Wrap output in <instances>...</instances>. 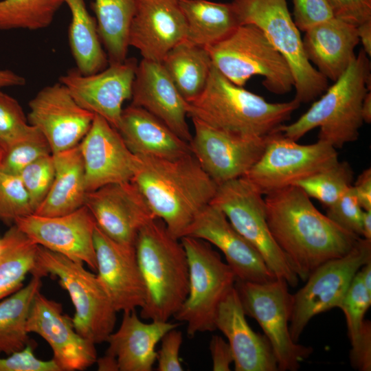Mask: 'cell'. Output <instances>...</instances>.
<instances>
[{
	"label": "cell",
	"instance_id": "cell-1",
	"mask_svg": "<svg viewBox=\"0 0 371 371\" xmlns=\"http://www.w3.org/2000/svg\"><path fill=\"white\" fill-rule=\"evenodd\" d=\"M264 200L270 232L304 281L324 262L348 254L361 238L322 214L297 186L266 194Z\"/></svg>",
	"mask_w": 371,
	"mask_h": 371
},
{
	"label": "cell",
	"instance_id": "cell-2",
	"mask_svg": "<svg viewBox=\"0 0 371 371\" xmlns=\"http://www.w3.org/2000/svg\"><path fill=\"white\" fill-rule=\"evenodd\" d=\"M131 180L146 199L154 216L180 239L201 211L213 200L218 185L192 153L174 157L136 155Z\"/></svg>",
	"mask_w": 371,
	"mask_h": 371
},
{
	"label": "cell",
	"instance_id": "cell-3",
	"mask_svg": "<svg viewBox=\"0 0 371 371\" xmlns=\"http://www.w3.org/2000/svg\"><path fill=\"white\" fill-rule=\"evenodd\" d=\"M188 116L216 129L265 138L289 120L300 103L269 102L225 78L213 65L203 91L187 102Z\"/></svg>",
	"mask_w": 371,
	"mask_h": 371
},
{
	"label": "cell",
	"instance_id": "cell-4",
	"mask_svg": "<svg viewBox=\"0 0 371 371\" xmlns=\"http://www.w3.org/2000/svg\"><path fill=\"white\" fill-rule=\"evenodd\" d=\"M135 248L146 287L140 316L167 322L178 311L188 293L189 269L185 249L181 240L173 236L157 217L139 229Z\"/></svg>",
	"mask_w": 371,
	"mask_h": 371
},
{
	"label": "cell",
	"instance_id": "cell-5",
	"mask_svg": "<svg viewBox=\"0 0 371 371\" xmlns=\"http://www.w3.org/2000/svg\"><path fill=\"white\" fill-rule=\"evenodd\" d=\"M370 57L362 49L346 71L306 112L292 124H282L278 131L297 142L318 127L317 140L335 148L355 142L363 123L361 105L370 91Z\"/></svg>",
	"mask_w": 371,
	"mask_h": 371
},
{
	"label": "cell",
	"instance_id": "cell-6",
	"mask_svg": "<svg viewBox=\"0 0 371 371\" xmlns=\"http://www.w3.org/2000/svg\"><path fill=\"white\" fill-rule=\"evenodd\" d=\"M212 65L234 84L244 87L254 76L274 94L283 95L294 87L291 69L264 32L254 24L238 25L221 41L205 47Z\"/></svg>",
	"mask_w": 371,
	"mask_h": 371
},
{
	"label": "cell",
	"instance_id": "cell-7",
	"mask_svg": "<svg viewBox=\"0 0 371 371\" xmlns=\"http://www.w3.org/2000/svg\"><path fill=\"white\" fill-rule=\"evenodd\" d=\"M240 25L254 24L265 34L287 62L294 79L298 102L308 103L322 95L328 82L307 59L302 37L286 0H232Z\"/></svg>",
	"mask_w": 371,
	"mask_h": 371
},
{
	"label": "cell",
	"instance_id": "cell-8",
	"mask_svg": "<svg viewBox=\"0 0 371 371\" xmlns=\"http://www.w3.org/2000/svg\"><path fill=\"white\" fill-rule=\"evenodd\" d=\"M32 274L58 278L74 306L72 322L77 333L95 344L106 341L113 332L117 311L97 275L86 270L83 263L40 245Z\"/></svg>",
	"mask_w": 371,
	"mask_h": 371
},
{
	"label": "cell",
	"instance_id": "cell-9",
	"mask_svg": "<svg viewBox=\"0 0 371 371\" xmlns=\"http://www.w3.org/2000/svg\"><path fill=\"white\" fill-rule=\"evenodd\" d=\"M186 252L189 288L174 318L187 324L189 337L216 330L215 318L223 299L234 286L236 278L208 242L185 236L180 238Z\"/></svg>",
	"mask_w": 371,
	"mask_h": 371
},
{
	"label": "cell",
	"instance_id": "cell-10",
	"mask_svg": "<svg viewBox=\"0 0 371 371\" xmlns=\"http://www.w3.org/2000/svg\"><path fill=\"white\" fill-rule=\"evenodd\" d=\"M288 283L275 278L257 283L236 280V289L246 315L254 318L262 328L277 361L278 370L295 371L313 352L293 341L289 331L292 296Z\"/></svg>",
	"mask_w": 371,
	"mask_h": 371
},
{
	"label": "cell",
	"instance_id": "cell-11",
	"mask_svg": "<svg viewBox=\"0 0 371 371\" xmlns=\"http://www.w3.org/2000/svg\"><path fill=\"white\" fill-rule=\"evenodd\" d=\"M262 196L240 177L219 185L211 203L223 212L234 227L258 251L277 278L295 287L299 278L270 232Z\"/></svg>",
	"mask_w": 371,
	"mask_h": 371
},
{
	"label": "cell",
	"instance_id": "cell-12",
	"mask_svg": "<svg viewBox=\"0 0 371 371\" xmlns=\"http://www.w3.org/2000/svg\"><path fill=\"white\" fill-rule=\"evenodd\" d=\"M338 161L336 148L318 141L300 144L276 131L267 136L265 150L243 177L266 195L322 171Z\"/></svg>",
	"mask_w": 371,
	"mask_h": 371
},
{
	"label": "cell",
	"instance_id": "cell-13",
	"mask_svg": "<svg viewBox=\"0 0 371 371\" xmlns=\"http://www.w3.org/2000/svg\"><path fill=\"white\" fill-rule=\"evenodd\" d=\"M370 260L371 240L361 237L348 254L311 273L305 285L292 296L289 331L293 341H298L314 316L339 307L355 274Z\"/></svg>",
	"mask_w": 371,
	"mask_h": 371
},
{
	"label": "cell",
	"instance_id": "cell-14",
	"mask_svg": "<svg viewBox=\"0 0 371 371\" xmlns=\"http://www.w3.org/2000/svg\"><path fill=\"white\" fill-rule=\"evenodd\" d=\"M191 153L218 185L243 177L262 155L267 137H245L212 128L192 119Z\"/></svg>",
	"mask_w": 371,
	"mask_h": 371
},
{
	"label": "cell",
	"instance_id": "cell-15",
	"mask_svg": "<svg viewBox=\"0 0 371 371\" xmlns=\"http://www.w3.org/2000/svg\"><path fill=\"white\" fill-rule=\"evenodd\" d=\"M137 66L135 58H126L122 62L109 63V67L92 74L71 69L59 82L81 107L102 117L117 128L123 103L131 98Z\"/></svg>",
	"mask_w": 371,
	"mask_h": 371
},
{
	"label": "cell",
	"instance_id": "cell-16",
	"mask_svg": "<svg viewBox=\"0 0 371 371\" xmlns=\"http://www.w3.org/2000/svg\"><path fill=\"white\" fill-rule=\"evenodd\" d=\"M14 225L38 245L97 269L93 244L95 221L85 206L71 213L47 216L32 214Z\"/></svg>",
	"mask_w": 371,
	"mask_h": 371
},
{
	"label": "cell",
	"instance_id": "cell-17",
	"mask_svg": "<svg viewBox=\"0 0 371 371\" xmlns=\"http://www.w3.org/2000/svg\"><path fill=\"white\" fill-rule=\"evenodd\" d=\"M29 123L46 138L52 154L79 144L95 114L81 107L60 83L46 86L29 102Z\"/></svg>",
	"mask_w": 371,
	"mask_h": 371
},
{
	"label": "cell",
	"instance_id": "cell-18",
	"mask_svg": "<svg viewBox=\"0 0 371 371\" xmlns=\"http://www.w3.org/2000/svg\"><path fill=\"white\" fill-rule=\"evenodd\" d=\"M85 205L102 232L129 247H135L139 229L155 218L142 193L131 181L87 192Z\"/></svg>",
	"mask_w": 371,
	"mask_h": 371
},
{
	"label": "cell",
	"instance_id": "cell-19",
	"mask_svg": "<svg viewBox=\"0 0 371 371\" xmlns=\"http://www.w3.org/2000/svg\"><path fill=\"white\" fill-rule=\"evenodd\" d=\"M27 330L47 342L60 371L83 370L97 361L95 344L77 333L72 318L63 313L60 303L48 299L40 291L31 304Z\"/></svg>",
	"mask_w": 371,
	"mask_h": 371
},
{
	"label": "cell",
	"instance_id": "cell-20",
	"mask_svg": "<svg viewBox=\"0 0 371 371\" xmlns=\"http://www.w3.org/2000/svg\"><path fill=\"white\" fill-rule=\"evenodd\" d=\"M79 147L87 192L132 180L137 157L128 148L117 128L102 117L95 114Z\"/></svg>",
	"mask_w": 371,
	"mask_h": 371
},
{
	"label": "cell",
	"instance_id": "cell-21",
	"mask_svg": "<svg viewBox=\"0 0 371 371\" xmlns=\"http://www.w3.org/2000/svg\"><path fill=\"white\" fill-rule=\"evenodd\" d=\"M186 236L204 240L219 249L238 280L265 283L276 278L258 251L214 204L201 211Z\"/></svg>",
	"mask_w": 371,
	"mask_h": 371
},
{
	"label": "cell",
	"instance_id": "cell-22",
	"mask_svg": "<svg viewBox=\"0 0 371 371\" xmlns=\"http://www.w3.org/2000/svg\"><path fill=\"white\" fill-rule=\"evenodd\" d=\"M93 244L97 277L115 311L124 312L142 308L145 302L146 287L135 247L114 241L97 225Z\"/></svg>",
	"mask_w": 371,
	"mask_h": 371
},
{
	"label": "cell",
	"instance_id": "cell-23",
	"mask_svg": "<svg viewBox=\"0 0 371 371\" xmlns=\"http://www.w3.org/2000/svg\"><path fill=\"white\" fill-rule=\"evenodd\" d=\"M186 38V22L178 0H137L128 45L144 59L161 62Z\"/></svg>",
	"mask_w": 371,
	"mask_h": 371
},
{
	"label": "cell",
	"instance_id": "cell-24",
	"mask_svg": "<svg viewBox=\"0 0 371 371\" xmlns=\"http://www.w3.org/2000/svg\"><path fill=\"white\" fill-rule=\"evenodd\" d=\"M131 99L132 105L146 110L190 143L192 135L186 122L188 102L161 62L142 58L137 64Z\"/></svg>",
	"mask_w": 371,
	"mask_h": 371
},
{
	"label": "cell",
	"instance_id": "cell-25",
	"mask_svg": "<svg viewBox=\"0 0 371 371\" xmlns=\"http://www.w3.org/2000/svg\"><path fill=\"white\" fill-rule=\"evenodd\" d=\"M245 316L238 292L234 286L218 306L215 326L228 340L235 370H278L276 359L267 338L254 332Z\"/></svg>",
	"mask_w": 371,
	"mask_h": 371
},
{
	"label": "cell",
	"instance_id": "cell-26",
	"mask_svg": "<svg viewBox=\"0 0 371 371\" xmlns=\"http://www.w3.org/2000/svg\"><path fill=\"white\" fill-rule=\"evenodd\" d=\"M178 324L161 321L142 322L135 310L124 311L118 330L106 342V355L114 357L119 371H151L157 357L155 347Z\"/></svg>",
	"mask_w": 371,
	"mask_h": 371
},
{
	"label": "cell",
	"instance_id": "cell-27",
	"mask_svg": "<svg viewBox=\"0 0 371 371\" xmlns=\"http://www.w3.org/2000/svg\"><path fill=\"white\" fill-rule=\"evenodd\" d=\"M359 42L357 26L335 16L309 28L302 38L308 61L333 82L355 58V49Z\"/></svg>",
	"mask_w": 371,
	"mask_h": 371
},
{
	"label": "cell",
	"instance_id": "cell-28",
	"mask_svg": "<svg viewBox=\"0 0 371 371\" xmlns=\"http://www.w3.org/2000/svg\"><path fill=\"white\" fill-rule=\"evenodd\" d=\"M117 130L135 155L174 158L191 153L190 144L162 121L132 104L123 109Z\"/></svg>",
	"mask_w": 371,
	"mask_h": 371
},
{
	"label": "cell",
	"instance_id": "cell-29",
	"mask_svg": "<svg viewBox=\"0 0 371 371\" xmlns=\"http://www.w3.org/2000/svg\"><path fill=\"white\" fill-rule=\"evenodd\" d=\"M55 175L52 187L34 214L64 215L85 205L87 189L85 168L79 144L52 154Z\"/></svg>",
	"mask_w": 371,
	"mask_h": 371
},
{
	"label": "cell",
	"instance_id": "cell-30",
	"mask_svg": "<svg viewBox=\"0 0 371 371\" xmlns=\"http://www.w3.org/2000/svg\"><path fill=\"white\" fill-rule=\"evenodd\" d=\"M186 22V41L207 47L221 41L238 25L232 3L208 0H178Z\"/></svg>",
	"mask_w": 371,
	"mask_h": 371
},
{
	"label": "cell",
	"instance_id": "cell-31",
	"mask_svg": "<svg viewBox=\"0 0 371 371\" xmlns=\"http://www.w3.org/2000/svg\"><path fill=\"white\" fill-rule=\"evenodd\" d=\"M63 1L71 15L68 38L76 69L83 74L104 69L108 58L102 47L95 19L89 14L85 0Z\"/></svg>",
	"mask_w": 371,
	"mask_h": 371
},
{
	"label": "cell",
	"instance_id": "cell-32",
	"mask_svg": "<svg viewBox=\"0 0 371 371\" xmlns=\"http://www.w3.org/2000/svg\"><path fill=\"white\" fill-rule=\"evenodd\" d=\"M161 63L187 102L194 99L203 91L212 66L205 47L186 41L172 47Z\"/></svg>",
	"mask_w": 371,
	"mask_h": 371
},
{
	"label": "cell",
	"instance_id": "cell-33",
	"mask_svg": "<svg viewBox=\"0 0 371 371\" xmlns=\"http://www.w3.org/2000/svg\"><path fill=\"white\" fill-rule=\"evenodd\" d=\"M136 3L137 0H94L91 3L98 33L109 63L126 58L129 30Z\"/></svg>",
	"mask_w": 371,
	"mask_h": 371
},
{
	"label": "cell",
	"instance_id": "cell-34",
	"mask_svg": "<svg viewBox=\"0 0 371 371\" xmlns=\"http://www.w3.org/2000/svg\"><path fill=\"white\" fill-rule=\"evenodd\" d=\"M42 278L32 274L27 285L0 300V353L9 355L32 343L27 322L34 297L42 286Z\"/></svg>",
	"mask_w": 371,
	"mask_h": 371
},
{
	"label": "cell",
	"instance_id": "cell-35",
	"mask_svg": "<svg viewBox=\"0 0 371 371\" xmlns=\"http://www.w3.org/2000/svg\"><path fill=\"white\" fill-rule=\"evenodd\" d=\"M0 255V300L23 286L27 274L36 269L38 245L15 225L3 236Z\"/></svg>",
	"mask_w": 371,
	"mask_h": 371
},
{
	"label": "cell",
	"instance_id": "cell-36",
	"mask_svg": "<svg viewBox=\"0 0 371 371\" xmlns=\"http://www.w3.org/2000/svg\"><path fill=\"white\" fill-rule=\"evenodd\" d=\"M63 0H0V30L46 28Z\"/></svg>",
	"mask_w": 371,
	"mask_h": 371
},
{
	"label": "cell",
	"instance_id": "cell-37",
	"mask_svg": "<svg viewBox=\"0 0 371 371\" xmlns=\"http://www.w3.org/2000/svg\"><path fill=\"white\" fill-rule=\"evenodd\" d=\"M354 172L347 161L339 160L333 166L293 186L300 188L309 196L318 200L326 207L334 204L352 186Z\"/></svg>",
	"mask_w": 371,
	"mask_h": 371
},
{
	"label": "cell",
	"instance_id": "cell-38",
	"mask_svg": "<svg viewBox=\"0 0 371 371\" xmlns=\"http://www.w3.org/2000/svg\"><path fill=\"white\" fill-rule=\"evenodd\" d=\"M371 304V294L365 288L359 271L338 308L345 315L351 346L356 344L370 323L364 316Z\"/></svg>",
	"mask_w": 371,
	"mask_h": 371
},
{
	"label": "cell",
	"instance_id": "cell-39",
	"mask_svg": "<svg viewBox=\"0 0 371 371\" xmlns=\"http://www.w3.org/2000/svg\"><path fill=\"white\" fill-rule=\"evenodd\" d=\"M52 155L50 146L41 132L34 126L25 138L3 152L0 170L19 175L23 168L38 159Z\"/></svg>",
	"mask_w": 371,
	"mask_h": 371
},
{
	"label": "cell",
	"instance_id": "cell-40",
	"mask_svg": "<svg viewBox=\"0 0 371 371\" xmlns=\"http://www.w3.org/2000/svg\"><path fill=\"white\" fill-rule=\"evenodd\" d=\"M32 214L34 210L20 176L0 170V220L14 223Z\"/></svg>",
	"mask_w": 371,
	"mask_h": 371
},
{
	"label": "cell",
	"instance_id": "cell-41",
	"mask_svg": "<svg viewBox=\"0 0 371 371\" xmlns=\"http://www.w3.org/2000/svg\"><path fill=\"white\" fill-rule=\"evenodd\" d=\"M34 128L19 102L0 91V148L3 152L27 137Z\"/></svg>",
	"mask_w": 371,
	"mask_h": 371
},
{
	"label": "cell",
	"instance_id": "cell-42",
	"mask_svg": "<svg viewBox=\"0 0 371 371\" xmlns=\"http://www.w3.org/2000/svg\"><path fill=\"white\" fill-rule=\"evenodd\" d=\"M19 175L29 194L35 213L47 195L54 179L55 168L52 154L31 163Z\"/></svg>",
	"mask_w": 371,
	"mask_h": 371
},
{
	"label": "cell",
	"instance_id": "cell-43",
	"mask_svg": "<svg viewBox=\"0 0 371 371\" xmlns=\"http://www.w3.org/2000/svg\"><path fill=\"white\" fill-rule=\"evenodd\" d=\"M363 212L352 186L334 204L327 207L326 215L342 229L361 237Z\"/></svg>",
	"mask_w": 371,
	"mask_h": 371
},
{
	"label": "cell",
	"instance_id": "cell-44",
	"mask_svg": "<svg viewBox=\"0 0 371 371\" xmlns=\"http://www.w3.org/2000/svg\"><path fill=\"white\" fill-rule=\"evenodd\" d=\"M293 21L300 31L309 28L335 17L327 0H292Z\"/></svg>",
	"mask_w": 371,
	"mask_h": 371
},
{
	"label": "cell",
	"instance_id": "cell-45",
	"mask_svg": "<svg viewBox=\"0 0 371 371\" xmlns=\"http://www.w3.org/2000/svg\"><path fill=\"white\" fill-rule=\"evenodd\" d=\"M34 346L31 343L21 350L0 358V371H60L52 359H38Z\"/></svg>",
	"mask_w": 371,
	"mask_h": 371
},
{
	"label": "cell",
	"instance_id": "cell-46",
	"mask_svg": "<svg viewBox=\"0 0 371 371\" xmlns=\"http://www.w3.org/2000/svg\"><path fill=\"white\" fill-rule=\"evenodd\" d=\"M183 337L180 330L173 328L161 338V348L157 353L158 371H182L179 350Z\"/></svg>",
	"mask_w": 371,
	"mask_h": 371
},
{
	"label": "cell",
	"instance_id": "cell-47",
	"mask_svg": "<svg viewBox=\"0 0 371 371\" xmlns=\"http://www.w3.org/2000/svg\"><path fill=\"white\" fill-rule=\"evenodd\" d=\"M335 17L356 26L371 20V0H327Z\"/></svg>",
	"mask_w": 371,
	"mask_h": 371
},
{
	"label": "cell",
	"instance_id": "cell-48",
	"mask_svg": "<svg viewBox=\"0 0 371 371\" xmlns=\"http://www.w3.org/2000/svg\"><path fill=\"white\" fill-rule=\"evenodd\" d=\"M350 359L352 367L361 371L371 370V323L359 341L351 346Z\"/></svg>",
	"mask_w": 371,
	"mask_h": 371
},
{
	"label": "cell",
	"instance_id": "cell-49",
	"mask_svg": "<svg viewBox=\"0 0 371 371\" xmlns=\"http://www.w3.org/2000/svg\"><path fill=\"white\" fill-rule=\"evenodd\" d=\"M214 371H229L234 362L231 348L221 336L214 335L210 343Z\"/></svg>",
	"mask_w": 371,
	"mask_h": 371
},
{
	"label": "cell",
	"instance_id": "cell-50",
	"mask_svg": "<svg viewBox=\"0 0 371 371\" xmlns=\"http://www.w3.org/2000/svg\"><path fill=\"white\" fill-rule=\"evenodd\" d=\"M359 203L366 211L371 210V169L364 170L352 185Z\"/></svg>",
	"mask_w": 371,
	"mask_h": 371
},
{
	"label": "cell",
	"instance_id": "cell-51",
	"mask_svg": "<svg viewBox=\"0 0 371 371\" xmlns=\"http://www.w3.org/2000/svg\"><path fill=\"white\" fill-rule=\"evenodd\" d=\"M357 33L359 41L363 45V50L370 58L371 56V20L366 21L359 25Z\"/></svg>",
	"mask_w": 371,
	"mask_h": 371
},
{
	"label": "cell",
	"instance_id": "cell-52",
	"mask_svg": "<svg viewBox=\"0 0 371 371\" xmlns=\"http://www.w3.org/2000/svg\"><path fill=\"white\" fill-rule=\"evenodd\" d=\"M25 79L9 69H0V89L8 87L23 86Z\"/></svg>",
	"mask_w": 371,
	"mask_h": 371
},
{
	"label": "cell",
	"instance_id": "cell-53",
	"mask_svg": "<svg viewBox=\"0 0 371 371\" xmlns=\"http://www.w3.org/2000/svg\"><path fill=\"white\" fill-rule=\"evenodd\" d=\"M95 363L99 371H119L115 359L106 354L98 358Z\"/></svg>",
	"mask_w": 371,
	"mask_h": 371
},
{
	"label": "cell",
	"instance_id": "cell-54",
	"mask_svg": "<svg viewBox=\"0 0 371 371\" xmlns=\"http://www.w3.org/2000/svg\"><path fill=\"white\" fill-rule=\"evenodd\" d=\"M361 238L371 240V210H363L361 220Z\"/></svg>",
	"mask_w": 371,
	"mask_h": 371
},
{
	"label": "cell",
	"instance_id": "cell-55",
	"mask_svg": "<svg viewBox=\"0 0 371 371\" xmlns=\"http://www.w3.org/2000/svg\"><path fill=\"white\" fill-rule=\"evenodd\" d=\"M361 117L363 122H371V91L366 93L361 105Z\"/></svg>",
	"mask_w": 371,
	"mask_h": 371
},
{
	"label": "cell",
	"instance_id": "cell-56",
	"mask_svg": "<svg viewBox=\"0 0 371 371\" xmlns=\"http://www.w3.org/2000/svg\"><path fill=\"white\" fill-rule=\"evenodd\" d=\"M359 273L365 288L371 294V260L362 266Z\"/></svg>",
	"mask_w": 371,
	"mask_h": 371
},
{
	"label": "cell",
	"instance_id": "cell-57",
	"mask_svg": "<svg viewBox=\"0 0 371 371\" xmlns=\"http://www.w3.org/2000/svg\"><path fill=\"white\" fill-rule=\"evenodd\" d=\"M3 248V240L2 238H0V255L2 252Z\"/></svg>",
	"mask_w": 371,
	"mask_h": 371
},
{
	"label": "cell",
	"instance_id": "cell-58",
	"mask_svg": "<svg viewBox=\"0 0 371 371\" xmlns=\"http://www.w3.org/2000/svg\"><path fill=\"white\" fill-rule=\"evenodd\" d=\"M3 155V150L0 148V165Z\"/></svg>",
	"mask_w": 371,
	"mask_h": 371
}]
</instances>
